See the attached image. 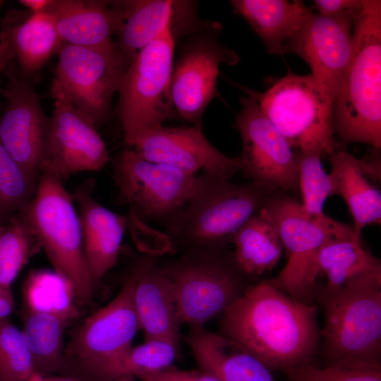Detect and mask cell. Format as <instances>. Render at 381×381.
Wrapping results in <instances>:
<instances>
[{"label": "cell", "instance_id": "cell-20", "mask_svg": "<svg viewBox=\"0 0 381 381\" xmlns=\"http://www.w3.org/2000/svg\"><path fill=\"white\" fill-rule=\"evenodd\" d=\"M45 11L63 43L99 49L116 46L113 36L126 16L124 1L52 0Z\"/></svg>", "mask_w": 381, "mask_h": 381}, {"label": "cell", "instance_id": "cell-42", "mask_svg": "<svg viewBox=\"0 0 381 381\" xmlns=\"http://www.w3.org/2000/svg\"><path fill=\"white\" fill-rule=\"evenodd\" d=\"M27 381H44L42 374L35 371Z\"/></svg>", "mask_w": 381, "mask_h": 381}, {"label": "cell", "instance_id": "cell-24", "mask_svg": "<svg viewBox=\"0 0 381 381\" xmlns=\"http://www.w3.org/2000/svg\"><path fill=\"white\" fill-rule=\"evenodd\" d=\"M188 344L202 370L220 381H277L270 368L222 335L196 331Z\"/></svg>", "mask_w": 381, "mask_h": 381}, {"label": "cell", "instance_id": "cell-21", "mask_svg": "<svg viewBox=\"0 0 381 381\" xmlns=\"http://www.w3.org/2000/svg\"><path fill=\"white\" fill-rule=\"evenodd\" d=\"M329 174L332 195H339L346 202L353 221V228L361 235L364 227L381 223L380 191L368 177L378 179L380 160L377 153L368 159H359L342 148L328 156Z\"/></svg>", "mask_w": 381, "mask_h": 381}, {"label": "cell", "instance_id": "cell-46", "mask_svg": "<svg viewBox=\"0 0 381 381\" xmlns=\"http://www.w3.org/2000/svg\"><path fill=\"white\" fill-rule=\"evenodd\" d=\"M0 381H1V380H0Z\"/></svg>", "mask_w": 381, "mask_h": 381}, {"label": "cell", "instance_id": "cell-32", "mask_svg": "<svg viewBox=\"0 0 381 381\" xmlns=\"http://www.w3.org/2000/svg\"><path fill=\"white\" fill-rule=\"evenodd\" d=\"M40 179L21 167L0 143V221L21 210L35 194Z\"/></svg>", "mask_w": 381, "mask_h": 381}, {"label": "cell", "instance_id": "cell-37", "mask_svg": "<svg viewBox=\"0 0 381 381\" xmlns=\"http://www.w3.org/2000/svg\"><path fill=\"white\" fill-rule=\"evenodd\" d=\"M318 14L327 17L356 19L363 8V0H315Z\"/></svg>", "mask_w": 381, "mask_h": 381}, {"label": "cell", "instance_id": "cell-5", "mask_svg": "<svg viewBox=\"0 0 381 381\" xmlns=\"http://www.w3.org/2000/svg\"><path fill=\"white\" fill-rule=\"evenodd\" d=\"M18 213L32 229L54 271L73 285L75 296L90 305L94 285L84 253L79 216L72 194L62 181L40 174L35 195Z\"/></svg>", "mask_w": 381, "mask_h": 381}, {"label": "cell", "instance_id": "cell-25", "mask_svg": "<svg viewBox=\"0 0 381 381\" xmlns=\"http://www.w3.org/2000/svg\"><path fill=\"white\" fill-rule=\"evenodd\" d=\"M318 267L327 279L326 290L381 281L380 260L363 248L356 235L326 243L318 255Z\"/></svg>", "mask_w": 381, "mask_h": 381}, {"label": "cell", "instance_id": "cell-31", "mask_svg": "<svg viewBox=\"0 0 381 381\" xmlns=\"http://www.w3.org/2000/svg\"><path fill=\"white\" fill-rule=\"evenodd\" d=\"M36 243L32 229L18 212L0 225V285L11 287Z\"/></svg>", "mask_w": 381, "mask_h": 381}, {"label": "cell", "instance_id": "cell-28", "mask_svg": "<svg viewBox=\"0 0 381 381\" xmlns=\"http://www.w3.org/2000/svg\"><path fill=\"white\" fill-rule=\"evenodd\" d=\"M126 16L116 44L130 65L138 53L174 25L179 3L171 0L124 1Z\"/></svg>", "mask_w": 381, "mask_h": 381}, {"label": "cell", "instance_id": "cell-3", "mask_svg": "<svg viewBox=\"0 0 381 381\" xmlns=\"http://www.w3.org/2000/svg\"><path fill=\"white\" fill-rule=\"evenodd\" d=\"M326 366L381 370V281L322 289Z\"/></svg>", "mask_w": 381, "mask_h": 381}, {"label": "cell", "instance_id": "cell-36", "mask_svg": "<svg viewBox=\"0 0 381 381\" xmlns=\"http://www.w3.org/2000/svg\"><path fill=\"white\" fill-rule=\"evenodd\" d=\"M291 381H381V370H354L310 363L285 372Z\"/></svg>", "mask_w": 381, "mask_h": 381}, {"label": "cell", "instance_id": "cell-15", "mask_svg": "<svg viewBox=\"0 0 381 381\" xmlns=\"http://www.w3.org/2000/svg\"><path fill=\"white\" fill-rule=\"evenodd\" d=\"M131 147L142 157L195 175L203 173L224 181L241 170L240 157H229L205 137L200 126L164 127L145 130L134 138Z\"/></svg>", "mask_w": 381, "mask_h": 381}, {"label": "cell", "instance_id": "cell-2", "mask_svg": "<svg viewBox=\"0 0 381 381\" xmlns=\"http://www.w3.org/2000/svg\"><path fill=\"white\" fill-rule=\"evenodd\" d=\"M332 126L344 143L381 147V1L363 0L353 49L332 103Z\"/></svg>", "mask_w": 381, "mask_h": 381}, {"label": "cell", "instance_id": "cell-39", "mask_svg": "<svg viewBox=\"0 0 381 381\" xmlns=\"http://www.w3.org/2000/svg\"><path fill=\"white\" fill-rule=\"evenodd\" d=\"M14 297L11 287L0 285V321L7 319L14 308Z\"/></svg>", "mask_w": 381, "mask_h": 381}, {"label": "cell", "instance_id": "cell-4", "mask_svg": "<svg viewBox=\"0 0 381 381\" xmlns=\"http://www.w3.org/2000/svg\"><path fill=\"white\" fill-rule=\"evenodd\" d=\"M276 191L254 183H232L203 173L191 199L167 224L173 241L193 250H214L232 242L237 231Z\"/></svg>", "mask_w": 381, "mask_h": 381}, {"label": "cell", "instance_id": "cell-44", "mask_svg": "<svg viewBox=\"0 0 381 381\" xmlns=\"http://www.w3.org/2000/svg\"><path fill=\"white\" fill-rule=\"evenodd\" d=\"M1 224H3V223H1V221H0V225H1Z\"/></svg>", "mask_w": 381, "mask_h": 381}, {"label": "cell", "instance_id": "cell-47", "mask_svg": "<svg viewBox=\"0 0 381 381\" xmlns=\"http://www.w3.org/2000/svg\"></svg>", "mask_w": 381, "mask_h": 381}, {"label": "cell", "instance_id": "cell-26", "mask_svg": "<svg viewBox=\"0 0 381 381\" xmlns=\"http://www.w3.org/2000/svg\"><path fill=\"white\" fill-rule=\"evenodd\" d=\"M0 37L9 43L20 69L27 74L40 69L63 44L54 20L47 11L31 13L20 23L7 18Z\"/></svg>", "mask_w": 381, "mask_h": 381}, {"label": "cell", "instance_id": "cell-45", "mask_svg": "<svg viewBox=\"0 0 381 381\" xmlns=\"http://www.w3.org/2000/svg\"><path fill=\"white\" fill-rule=\"evenodd\" d=\"M1 1H0V4H1Z\"/></svg>", "mask_w": 381, "mask_h": 381}, {"label": "cell", "instance_id": "cell-16", "mask_svg": "<svg viewBox=\"0 0 381 381\" xmlns=\"http://www.w3.org/2000/svg\"><path fill=\"white\" fill-rule=\"evenodd\" d=\"M12 60L4 72L5 109L0 116V143L28 173L40 179L49 125L34 88L18 76Z\"/></svg>", "mask_w": 381, "mask_h": 381}, {"label": "cell", "instance_id": "cell-35", "mask_svg": "<svg viewBox=\"0 0 381 381\" xmlns=\"http://www.w3.org/2000/svg\"><path fill=\"white\" fill-rule=\"evenodd\" d=\"M176 356V344L164 339H149L132 347L124 365L123 377L154 373L171 367Z\"/></svg>", "mask_w": 381, "mask_h": 381}, {"label": "cell", "instance_id": "cell-6", "mask_svg": "<svg viewBox=\"0 0 381 381\" xmlns=\"http://www.w3.org/2000/svg\"><path fill=\"white\" fill-rule=\"evenodd\" d=\"M265 205L275 221L286 256L284 268L269 281L291 298L310 303L316 292L318 258L322 248L336 238L361 235L353 225L326 214H311L301 202L277 191Z\"/></svg>", "mask_w": 381, "mask_h": 381}, {"label": "cell", "instance_id": "cell-9", "mask_svg": "<svg viewBox=\"0 0 381 381\" xmlns=\"http://www.w3.org/2000/svg\"><path fill=\"white\" fill-rule=\"evenodd\" d=\"M171 281L181 323L195 329L224 311L243 293L245 275L234 262L216 250H192L164 268Z\"/></svg>", "mask_w": 381, "mask_h": 381}, {"label": "cell", "instance_id": "cell-27", "mask_svg": "<svg viewBox=\"0 0 381 381\" xmlns=\"http://www.w3.org/2000/svg\"><path fill=\"white\" fill-rule=\"evenodd\" d=\"M232 242L234 262L246 275L272 270L283 248L275 221L265 205L237 231Z\"/></svg>", "mask_w": 381, "mask_h": 381}, {"label": "cell", "instance_id": "cell-14", "mask_svg": "<svg viewBox=\"0 0 381 381\" xmlns=\"http://www.w3.org/2000/svg\"><path fill=\"white\" fill-rule=\"evenodd\" d=\"M54 98L40 174L62 181L79 172L100 170L109 153L95 125L65 98Z\"/></svg>", "mask_w": 381, "mask_h": 381}, {"label": "cell", "instance_id": "cell-19", "mask_svg": "<svg viewBox=\"0 0 381 381\" xmlns=\"http://www.w3.org/2000/svg\"><path fill=\"white\" fill-rule=\"evenodd\" d=\"M94 182L86 180L72 193L79 209L83 250L94 287L116 265L128 215L116 213L92 196Z\"/></svg>", "mask_w": 381, "mask_h": 381}, {"label": "cell", "instance_id": "cell-1", "mask_svg": "<svg viewBox=\"0 0 381 381\" xmlns=\"http://www.w3.org/2000/svg\"><path fill=\"white\" fill-rule=\"evenodd\" d=\"M318 307L262 281L244 289L222 314V336L270 369L310 363L320 340Z\"/></svg>", "mask_w": 381, "mask_h": 381}, {"label": "cell", "instance_id": "cell-23", "mask_svg": "<svg viewBox=\"0 0 381 381\" xmlns=\"http://www.w3.org/2000/svg\"><path fill=\"white\" fill-rule=\"evenodd\" d=\"M234 11L250 24L270 54L283 55L285 46L313 13L301 1L233 0Z\"/></svg>", "mask_w": 381, "mask_h": 381}, {"label": "cell", "instance_id": "cell-33", "mask_svg": "<svg viewBox=\"0 0 381 381\" xmlns=\"http://www.w3.org/2000/svg\"><path fill=\"white\" fill-rule=\"evenodd\" d=\"M322 157L320 153L315 152L297 153L301 204L308 213L317 216L325 214V202L332 195V182L323 168Z\"/></svg>", "mask_w": 381, "mask_h": 381}, {"label": "cell", "instance_id": "cell-22", "mask_svg": "<svg viewBox=\"0 0 381 381\" xmlns=\"http://www.w3.org/2000/svg\"><path fill=\"white\" fill-rule=\"evenodd\" d=\"M133 305L145 340L164 339L177 344L181 323L173 285L164 269L154 267L150 260L143 262L134 289Z\"/></svg>", "mask_w": 381, "mask_h": 381}, {"label": "cell", "instance_id": "cell-10", "mask_svg": "<svg viewBox=\"0 0 381 381\" xmlns=\"http://www.w3.org/2000/svg\"><path fill=\"white\" fill-rule=\"evenodd\" d=\"M58 54L52 97L65 98L95 125L102 123L128 63L116 44L99 49L63 43Z\"/></svg>", "mask_w": 381, "mask_h": 381}, {"label": "cell", "instance_id": "cell-18", "mask_svg": "<svg viewBox=\"0 0 381 381\" xmlns=\"http://www.w3.org/2000/svg\"><path fill=\"white\" fill-rule=\"evenodd\" d=\"M238 60L234 51L213 37L200 38L190 44L179 59L170 82V95L176 116L199 123L217 94L220 65H236Z\"/></svg>", "mask_w": 381, "mask_h": 381}, {"label": "cell", "instance_id": "cell-30", "mask_svg": "<svg viewBox=\"0 0 381 381\" xmlns=\"http://www.w3.org/2000/svg\"><path fill=\"white\" fill-rule=\"evenodd\" d=\"M73 285L54 271L30 272L23 286V298L28 312L44 313L73 320L78 315Z\"/></svg>", "mask_w": 381, "mask_h": 381}, {"label": "cell", "instance_id": "cell-7", "mask_svg": "<svg viewBox=\"0 0 381 381\" xmlns=\"http://www.w3.org/2000/svg\"><path fill=\"white\" fill-rule=\"evenodd\" d=\"M250 92L291 148L322 157L341 148L334 138L332 102L311 74L289 71L266 91Z\"/></svg>", "mask_w": 381, "mask_h": 381}, {"label": "cell", "instance_id": "cell-8", "mask_svg": "<svg viewBox=\"0 0 381 381\" xmlns=\"http://www.w3.org/2000/svg\"><path fill=\"white\" fill-rule=\"evenodd\" d=\"M174 36L168 28L143 48L128 66L118 92L117 113L125 143L176 116L170 95Z\"/></svg>", "mask_w": 381, "mask_h": 381}, {"label": "cell", "instance_id": "cell-41", "mask_svg": "<svg viewBox=\"0 0 381 381\" xmlns=\"http://www.w3.org/2000/svg\"><path fill=\"white\" fill-rule=\"evenodd\" d=\"M44 381H78L69 377H59V376H52L44 377Z\"/></svg>", "mask_w": 381, "mask_h": 381}, {"label": "cell", "instance_id": "cell-13", "mask_svg": "<svg viewBox=\"0 0 381 381\" xmlns=\"http://www.w3.org/2000/svg\"><path fill=\"white\" fill-rule=\"evenodd\" d=\"M235 124L242 140L241 171L250 182L270 190H299L297 153L246 89Z\"/></svg>", "mask_w": 381, "mask_h": 381}, {"label": "cell", "instance_id": "cell-43", "mask_svg": "<svg viewBox=\"0 0 381 381\" xmlns=\"http://www.w3.org/2000/svg\"><path fill=\"white\" fill-rule=\"evenodd\" d=\"M4 69L5 68L0 69V75H1V73L4 72Z\"/></svg>", "mask_w": 381, "mask_h": 381}, {"label": "cell", "instance_id": "cell-12", "mask_svg": "<svg viewBox=\"0 0 381 381\" xmlns=\"http://www.w3.org/2000/svg\"><path fill=\"white\" fill-rule=\"evenodd\" d=\"M113 175L117 203L128 205L140 220L167 224L191 199L200 181V176L150 162L133 148L114 159Z\"/></svg>", "mask_w": 381, "mask_h": 381}, {"label": "cell", "instance_id": "cell-40", "mask_svg": "<svg viewBox=\"0 0 381 381\" xmlns=\"http://www.w3.org/2000/svg\"><path fill=\"white\" fill-rule=\"evenodd\" d=\"M19 2L31 11V13L45 11L52 0H20Z\"/></svg>", "mask_w": 381, "mask_h": 381}, {"label": "cell", "instance_id": "cell-17", "mask_svg": "<svg viewBox=\"0 0 381 381\" xmlns=\"http://www.w3.org/2000/svg\"><path fill=\"white\" fill-rule=\"evenodd\" d=\"M356 20L313 13L284 49V54H294L307 63L310 74L332 103L351 57Z\"/></svg>", "mask_w": 381, "mask_h": 381}, {"label": "cell", "instance_id": "cell-11", "mask_svg": "<svg viewBox=\"0 0 381 381\" xmlns=\"http://www.w3.org/2000/svg\"><path fill=\"white\" fill-rule=\"evenodd\" d=\"M143 262L134 268L118 295L86 319L71 344V354L99 378H123L126 358L139 328L133 292Z\"/></svg>", "mask_w": 381, "mask_h": 381}, {"label": "cell", "instance_id": "cell-29", "mask_svg": "<svg viewBox=\"0 0 381 381\" xmlns=\"http://www.w3.org/2000/svg\"><path fill=\"white\" fill-rule=\"evenodd\" d=\"M22 329L35 370L51 371L62 361L63 339L72 320L54 314L27 312Z\"/></svg>", "mask_w": 381, "mask_h": 381}, {"label": "cell", "instance_id": "cell-34", "mask_svg": "<svg viewBox=\"0 0 381 381\" xmlns=\"http://www.w3.org/2000/svg\"><path fill=\"white\" fill-rule=\"evenodd\" d=\"M35 371L22 330L8 319L0 321V380L27 381Z\"/></svg>", "mask_w": 381, "mask_h": 381}, {"label": "cell", "instance_id": "cell-38", "mask_svg": "<svg viewBox=\"0 0 381 381\" xmlns=\"http://www.w3.org/2000/svg\"><path fill=\"white\" fill-rule=\"evenodd\" d=\"M141 381H220L204 371H185L169 367L163 370L138 377Z\"/></svg>", "mask_w": 381, "mask_h": 381}]
</instances>
